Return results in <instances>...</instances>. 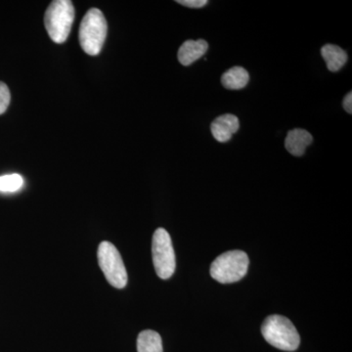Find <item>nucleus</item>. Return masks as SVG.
<instances>
[{
  "mask_svg": "<svg viewBox=\"0 0 352 352\" xmlns=\"http://www.w3.org/2000/svg\"><path fill=\"white\" fill-rule=\"evenodd\" d=\"M261 333L271 346L286 351H295L300 338L294 324L287 317L271 315L263 322Z\"/></svg>",
  "mask_w": 352,
  "mask_h": 352,
  "instance_id": "nucleus-1",
  "label": "nucleus"
},
{
  "mask_svg": "<svg viewBox=\"0 0 352 352\" xmlns=\"http://www.w3.org/2000/svg\"><path fill=\"white\" fill-rule=\"evenodd\" d=\"M107 21L99 9L88 10L80 25V46L90 56H96L100 53L106 36H107Z\"/></svg>",
  "mask_w": 352,
  "mask_h": 352,
  "instance_id": "nucleus-2",
  "label": "nucleus"
},
{
  "mask_svg": "<svg viewBox=\"0 0 352 352\" xmlns=\"http://www.w3.org/2000/svg\"><path fill=\"white\" fill-rule=\"evenodd\" d=\"M75 19V8L69 0H55L46 9L44 24L54 43H64Z\"/></svg>",
  "mask_w": 352,
  "mask_h": 352,
  "instance_id": "nucleus-3",
  "label": "nucleus"
},
{
  "mask_svg": "<svg viewBox=\"0 0 352 352\" xmlns=\"http://www.w3.org/2000/svg\"><path fill=\"white\" fill-rule=\"evenodd\" d=\"M249 258L242 251H230L220 254L210 266V275L222 284L235 283L245 276Z\"/></svg>",
  "mask_w": 352,
  "mask_h": 352,
  "instance_id": "nucleus-4",
  "label": "nucleus"
},
{
  "mask_svg": "<svg viewBox=\"0 0 352 352\" xmlns=\"http://www.w3.org/2000/svg\"><path fill=\"white\" fill-rule=\"evenodd\" d=\"M98 263L109 284L113 288L124 289L127 284V272L117 248L104 241L98 248Z\"/></svg>",
  "mask_w": 352,
  "mask_h": 352,
  "instance_id": "nucleus-5",
  "label": "nucleus"
},
{
  "mask_svg": "<svg viewBox=\"0 0 352 352\" xmlns=\"http://www.w3.org/2000/svg\"><path fill=\"white\" fill-rule=\"evenodd\" d=\"M153 261L157 276L170 279L175 271V254L168 231L159 228L155 231L152 241Z\"/></svg>",
  "mask_w": 352,
  "mask_h": 352,
  "instance_id": "nucleus-6",
  "label": "nucleus"
},
{
  "mask_svg": "<svg viewBox=\"0 0 352 352\" xmlns=\"http://www.w3.org/2000/svg\"><path fill=\"white\" fill-rule=\"evenodd\" d=\"M239 127V119L231 113H226L212 122L210 131L215 140L220 143H226L232 138L233 134L238 131Z\"/></svg>",
  "mask_w": 352,
  "mask_h": 352,
  "instance_id": "nucleus-7",
  "label": "nucleus"
},
{
  "mask_svg": "<svg viewBox=\"0 0 352 352\" xmlns=\"http://www.w3.org/2000/svg\"><path fill=\"white\" fill-rule=\"evenodd\" d=\"M208 44L204 39L187 41L180 46L178 50V61L183 66H190L207 53Z\"/></svg>",
  "mask_w": 352,
  "mask_h": 352,
  "instance_id": "nucleus-8",
  "label": "nucleus"
},
{
  "mask_svg": "<svg viewBox=\"0 0 352 352\" xmlns=\"http://www.w3.org/2000/svg\"><path fill=\"white\" fill-rule=\"evenodd\" d=\"M314 138L309 132L305 129H296L289 131L285 140V147L289 154L293 156L300 157L305 154L308 146L311 144Z\"/></svg>",
  "mask_w": 352,
  "mask_h": 352,
  "instance_id": "nucleus-9",
  "label": "nucleus"
},
{
  "mask_svg": "<svg viewBox=\"0 0 352 352\" xmlns=\"http://www.w3.org/2000/svg\"><path fill=\"white\" fill-rule=\"evenodd\" d=\"M321 54L327 64L329 71L333 72V73L340 71L346 64V52L340 46L326 44L322 47Z\"/></svg>",
  "mask_w": 352,
  "mask_h": 352,
  "instance_id": "nucleus-10",
  "label": "nucleus"
},
{
  "mask_svg": "<svg viewBox=\"0 0 352 352\" xmlns=\"http://www.w3.org/2000/svg\"><path fill=\"white\" fill-rule=\"evenodd\" d=\"M249 73L242 67H233L221 76V83L226 89L240 90L247 87Z\"/></svg>",
  "mask_w": 352,
  "mask_h": 352,
  "instance_id": "nucleus-11",
  "label": "nucleus"
},
{
  "mask_svg": "<svg viewBox=\"0 0 352 352\" xmlns=\"http://www.w3.org/2000/svg\"><path fill=\"white\" fill-rule=\"evenodd\" d=\"M138 352H163L161 336L152 330L143 331L138 339Z\"/></svg>",
  "mask_w": 352,
  "mask_h": 352,
  "instance_id": "nucleus-12",
  "label": "nucleus"
},
{
  "mask_svg": "<svg viewBox=\"0 0 352 352\" xmlns=\"http://www.w3.org/2000/svg\"><path fill=\"white\" fill-rule=\"evenodd\" d=\"M24 184V179L19 175L0 176V192H16Z\"/></svg>",
  "mask_w": 352,
  "mask_h": 352,
  "instance_id": "nucleus-13",
  "label": "nucleus"
},
{
  "mask_svg": "<svg viewBox=\"0 0 352 352\" xmlns=\"http://www.w3.org/2000/svg\"><path fill=\"white\" fill-rule=\"evenodd\" d=\"M10 100V90L6 83L0 82V115L6 112Z\"/></svg>",
  "mask_w": 352,
  "mask_h": 352,
  "instance_id": "nucleus-14",
  "label": "nucleus"
},
{
  "mask_svg": "<svg viewBox=\"0 0 352 352\" xmlns=\"http://www.w3.org/2000/svg\"><path fill=\"white\" fill-rule=\"evenodd\" d=\"M176 2L189 8H201L208 3L207 0H177Z\"/></svg>",
  "mask_w": 352,
  "mask_h": 352,
  "instance_id": "nucleus-15",
  "label": "nucleus"
},
{
  "mask_svg": "<svg viewBox=\"0 0 352 352\" xmlns=\"http://www.w3.org/2000/svg\"><path fill=\"white\" fill-rule=\"evenodd\" d=\"M344 110L346 111L347 113H352V94L349 92V94L346 95V98L344 99Z\"/></svg>",
  "mask_w": 352,
  "mask_h": 352,
  "instance_id": "nucleus-16",
  "label": "nucleus"
}]
</instances>
